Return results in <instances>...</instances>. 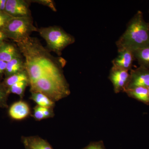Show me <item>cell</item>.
I'll use <instances>...</instances> for the list:
<instances>
[{
  "label": "cell",
  "mask_w": 149,
  "mask_h": 149,
  "mask_svg": "<svg viewBox=\"0 0 149 149\" xmlns=\"http://www.w3.org/2000/svg\"><path fill=\"white\" fill-rule=\"evenodd\" d=\"M16 44L24 58L30 93H42L54 102L70 95L63 73L65 59L52 55L36 37L30 36Z\"/></svg>",
  "instance_id": "cell-1"
},
{
  "label": "cell",
  "mask_w": 149,
  "mask_h": 149,
  "mask_svg": "<svg viewBox=\"0 0 149 149\" xmlns=\"http://www.w3.org/2000/svg\"><path fill=\"white\" fill-rule=\"evenodd\" d=\"M118 50L133 51L149 45V26L139 10L128 22L125 32L116 41Z\"/></svg>",
  "instance_id": "cell-2"
},
{
  "label": "cell",
  "mask_w": 149,
  "mask_h": 149,
  "mask_svg": "<svg viewBox=\"0 0 149 149\" xmlns=\"http://www.w3.org/2000/svg\"><path fill=\"white\" fill-rule=\"evenodd\" d=\"M37 32L45 41L47 49L60 56L62 52L75 42L72 35L57 26H51L38 28Z\"/></svg>",
  "instance_id": "cell-3"
},
{
  "label": "cell",
  "mask_w": 149,
  "mask_h": 149,
  "mask_svg": "<svg viewBox=\"0 0 149 149\" xmlns=\"http://www.w3.org/2000/svg\"><path fill=\"white\" fill-rule=\"evenodd\" d=\"M38 28L33 24L32 17H15L11 19L2 31L8 39L15 42L30 37L32 32H37Z\"/></svg>",
  "instance_id": "cell-4"
},
{
  "label": "cell",
  "mask_w": 149,
  "mask_h": 149,
  "mask_svg": "<svg viewBox=\"0 0 149 149\" xmlns=\"http://www.w3.org/2000/svg\"><path fill=\"white\" fill-rule=\"evenodd\" d=\"M30 3L27 0H7L5 12L13 17H32Z\"/></svg>",
  "instance_id": "cell-5"
},
{
  "label": "cell",
  "mask_w": 149,
  "mask_h": 149,
  "mask_svg": "<svg viewBox=\"0 0 149 149\" xmlns=\"http://www.w3.org/2000/svg\"><path fill=\"white\" fill-rule=\"evenodd\" d=\"M130 73L128 70L112 67L109 79L113 85L114 93L117 94L124 92L129 81Z\"/></svg>",
  "instance_id": "cell-6"
},
{
  "label": "cell",
  "mask_w": 149,
  "mask_h": 149,
  "mask_svg": "<svg viewBox=\"0 0 149 149\" xmlns=\"http://www.w3.org/2000/svg\"><path fill=\"white\" fill-rule=\"evenodd\" d=\"M139 87L149 88L148 68L139 66L130 70V78L125 91Z\"/></svg>",
  "instance_id": "cell-7"
},
{
  "label": "cell",
  "mask_w": 149,
  "mask_h": 149,
  "mask_svg": "<svg viewBox=\"0 0 149 149\" xmlns=\"http://www.w3.org/2000/svg\"><path fill=\"white\" fill-rule=\"evenodd\" d=\"M118 52L117 56L112 61L113 66L130 71L135 60L133 52L127 49H121L118 50Z\"/></svg>",
  "instance_id": "cell-8"
},
{
  "label": "cell",
  "mask_w": 149,
  "mask_h": 149,
  "mask_svg": "<svg viewBox=\"0 0 149 149\" xmlns=\"http://www.w3.org/2000/svg\"><path fill=\"white\" fill-rule=\"evenodd\" d=\"M31 113L30 107L27 102L19 100L13 104L9 110V114L13 119L22 120L28 117Z\"/></svg>",
  "instance_id": "cell-9"
},
{
  "label": "cell",
  "mask_w": 149,
  "mask_h": 149,
  "mask_svg": "<svg viewBox=\"0 0 149 149\" xmlns=\"http://www.w3.org/2000/svg\"><path fill=\"white\" fill-rule=\"evenodd\" d=\"M21 141L25 148L54 149L47 141L39 136H22Z\"/></svg>",
  "instance_id": "cell-10"
},
{
  "label": "cell",
  "mask_w": 149,
  "mask_h": 149,
  "mask_svg": "<svg viewBox=\"0 0 149 149\" xmlns=\"http://www.w3.org/2000/svg\"><path fill=\"white\" fill-rule=\"evenodd\" d=\"M22 56L18 47L4 42L0 46V60L8 63L15 58Z\"/></svg>",
  "instance_id": "cell-11"
},
{
  "label": "cell",
  "mask_w": 149,
  "mask_h": 149,
  "mask_svg": "<svg viewBox=\"0 0 149 149\" xmlns=\"http://www.w3.org/2000/svg\"><path fill=\"white\" fill-rule=\"evenodd\" d=\"M25 70V64L23 56L15 58L7 63L4 73L6 78Z\"/></svg>",
  "instance_id": "cell-12"
},
{
  "label": "cell",
  "mask_w": 149,
  "mask_h": 149,
  "mask_svg": "<svg viewBox=\"0 0 149 149\" xmlns=\"http://www.w3.org/2000/svg\"><path fill=\"white\" fill-rule=\"evenodd\" d=\"M128 97L135 99L143 103L149 105V96L148 88L139 87L127 89L123 92Z\"/></svg>",
  "instance_id": "cell-13"
},
{
  "label": "cell",
  "mask_w": 149,
  "mask_h": 149,
  "mask_svg": "<svg viewBox=\"0 0 149 149\" xmlns=\"http://www.w3.org/2000/svg\"><path fill=\"white\" fill-rule=\"evenodd\" d=\"M133 52L140 66L149 69V45L135 50Z\"/></svg>",
  "instance_id": "cell-14"
},
{
  "label": "cell",
  "mask_w": 149,
  "mask_h": 149,
  "mask_svg": "<svg viewBox=\"0 0 149 149\" xmlns=\"http://www.w3.org/2000/svg\"><path fill=\"white\" fill-rule=\"evenodd\" d=\"M29 99L35 102L37 105L44 107L54 108V102L45 95L39 92H32Z\"/></svg>",
  "instance_id": "cell-15"
},
{
  "label": "cell",
  "mask_w": 149,
  "mask_h": 149,
  "mask_svg": "<svg viewBox=\"0 0 149 149\" xmlns=\"http://www.w3.org/2000/svg\"><path fill=\"white\" fill-rule=\"evenodd\" d=\"M24 80H29V77L25 70L6 77L3 84L8 88L15 83Z\"/></svg>",
  "instance_id": "cell-16"
},
{
  "label": "cell",
  "mask_w": 149,
  "mask_h": 149,
  "mask_svg": "<svg viewBox=\"0 0 149 149\" xmlns=\"http://www.w3.org/2000/svg\"><path fill=\"white\" fill-rule=\"evenodd\" d=\"M29 80H24L15 83L8 88L9 93L16 94L22 99L24 97V92L27 86H29Z\"/></svg>",
  "instance_id": "cell-17"
},
{
  "label": "cell",
  "mask_w": 149,
  "mask_h": 149,
  "mask_svg": "<svg viewBox=\"0 0 149 149\" xmlns=\"http://www.w3.org/2000/svg\"><path fill=\"white\" fill-rule=\"evenodd\" d=\"M9 94L8 88L0 83V107H7V100Z\"/></svg>",
  "instance_id": "cell-18"
},
{
  "label": "cell",
  "mask_w": 149,
  "mask_h": 149,
  "mask_svg": "<svg viewBox=\"0 0 149 149\" xmlns=\"http://www.w3.org/2000/svg\"><path fill=\"white\" fill-rule=\"evenodd\" d=\"M13 17L6 12L0 11V30L2 31L8 22Z\"/></svg>",
  "instance_id": "cell-19"
},
{
  "label": "cell",
  "mask_w": 149,
  "mask_h": 149,
  "mask_svg": "<svg viewBox=\"0 0 149 149\" xmlns=\"http://www.w3.org/2000/svg\"><path fill=\"white\" fill-rule=\"evenodd\" d=\"M30 3H36L40 4L46 6L49 8L53 11L56 12L57 10L54 1L51 0H32L30 1Z\"/></svg>",
  "instance_id": "cell-20"
},
{
  "label": "cell",
  "mask_w": 149,
  "mask_h": 149,
  "mask_svg": "<svg viewBox=\"0 0 149 149\" xmlns=\"http://www.w3.org/2000/svg\"><path fill=\"white\" fill-rule=\"evenodd\" d=\"M32 116L37 121H40L46 119L40 107L38 105H36L33 108V112Z\"/></svg>",
  "instance_id": "cell-21"
},
{
  "label": "cell",
  "mask_w": 149,
  "mask_h": 149,
  "mask_svg": "<svg viewBox=\"0 0 149 149\" xmlns=\"http://www.w3.org/2000/svg\"><path fill=\"white\" fill-rule=\"evenodd\" d=\"M81 149H106L103 141L91 142L88 146Z\"/></svg>",
  "instance_id": "cell-22"
},
{
  "label": "cell",
  "mask_w": 149,
  "mask_h": 149,
  "mask_svg": "<svg viewBox=\"0 0 149 149\" xmlns=\"http://www.w3.org/2000/svg\"><path fill=\"white\" fill-rule=\"evenodd\" d=\"M40 107L41 110L44 113L46 119V118H52L54 116V108L44 107Z\"/></svg>",
  "instance_id": "cell-23"
},
{
  "label": "cell",
  "mask_w": 149,
  "mask_h": 149,
  "mask_svg": "<svg viewBox=\"0 0 149 149\" xmlns=\"http://www.w3.org/2000/svg\"><path fill=\"white\" fill-rule=\"evenodd\" d=\"M6 65V62L0 60V76L3 74H4Z\"/></svg>",
  "instance_id": "cell-24"
},
{
  "label": "cell",
  "mask_w": 149,
  "mask_h": 149,
  "mask_svg": "<svg viewBox=\"0 0 149 149\" xmlns=\"http://www.w3.org/2000/svg\"><path fill=\"white\" fill-rule=\"evenodd\" d=\"M7 0H0V11H5Z\"/></svg>",
  "instance_id": "cell-25"
},
{
  "label": "cell",
  "mask_w": 149,
  "mask_h": 149,
  "mask_svg": "<svg viewBox=\"0 0 149 149\" xmlns=\"http://www.w3.org/2000/svg\"><path fill=\"white\" fill-rule=\"evenodd\" d=\"M8 39L5 33L2 30H0V41L4 42L5 40Z\"/></svg>",
  "instance_id": "cell-26"
},
{
  "label": "cell",
  "mask_w": 149,
  "mask_h": 149,
  "mask_svg": "<svg viewBox=\"0 0 149 149\" xmlns=\"http://www.w3.org/2000/svg\"><path fill=\"white\" fill-rule=\"evenodd\" d=\"M4 42H1V41H0V46L1 45H2L3 43Z\"/></svg>",
  "instance_id": "cell-27"
},
{
  "label": "cell",
  "mask_w": 149,
  "mask_h": 149,
  "mask_svg": "<svg viewBox=\"0 0 149 149\" xmlns=\"http://www.w3.org/2000/svg\"><path fill=\"white\" fill-rule=\"evenodd\" d=\"M148 91L149 96V88H148Z\"/></svg>",
  "instance_id": "cell-28"
},
{
  "label": "cell",
  "mask_w": 149,
  "mask_h": 149,
  "mask_svg": "<svg viewBox=\"0 0 149 149\" xmlns=\"http://www.w3.org/2000/svg\"><path fill=\"white\" fill-rule=\"evenodd\" d=\"M148 23L149 26V22H148Z\"/></svg>",
  "instance_id": "cell-29"
},
{
  "label": "cell",
  "mask_w": 149,
  "mask_h": 149,
  "mask_svg": "<svg viewBox=\"0 0 149 149\" xmlns=\"http://www.w3.org/2000/svg\"><path fill=\"white\" fill-rule=\"evenodd\" d=\"M25 149H27V148H25Z\"/></svg>",
  "instance_id": "cell-30"
}]
</instances>
